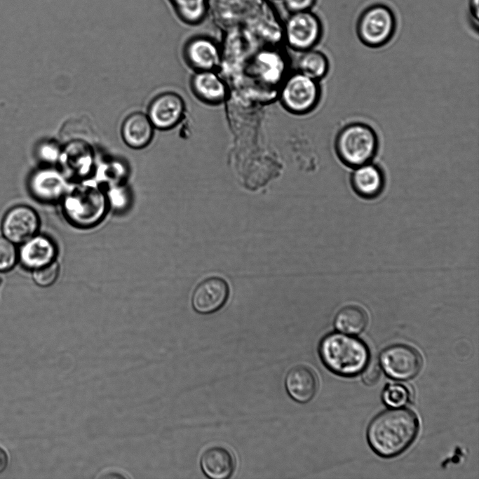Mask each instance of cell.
I'll use <instances>...</instances> for the list:
<instances>
[{
    "label": "cell",
    "mask_w": 479,
    "mask_h": 479,
    "mask_svg": "<svg viewBox=\"0 0 479 479\" xmlns=\"http://www.w3.org/2000/svg\"><path fill=\"white\" fill-rule=\"evenodd\" d=\"M419 426L418 417L410 409L393 407L386 410L370 422L366 435L367 443L382 457H396L414 442Z\"/></svg>",
    "instance_id": "1"
},
{
    "label": "cell",
    "mask_w": 479,
    "mask_h": 479,
    "mask_svg": "<svg viewBox=\"0 0 479 479\" xmlns=\"http://www.w3.org/2000/svg\"><path fill=\"white\" fill-rule=\"evenodd\" d=\"M318 353L328 370L344 377L358 375L370 360V349L363 341L342 332L325 335L319 342Z\"/></svg>",
    "instance_id": "2"
},
{
    "label": "cell",
    "mask_w": 479,
    "mask_h": 479,
    "mask_svg": "<svg viewBox=\"0 0 479 479\" xmlns=\"http://www.w3.org/2000/svg\"><path fill=\"white\" fill-rule=\"evenodd\" d=\"M379 147V137L375 130L360 121L344 126L337 133L334 142L337 158L351 168L372 161Z\"/></svg>",
    "instance_id": "3"
},
{
    "label": "cell",
    "mask_w": 479,
    "mask_h": 479,
    "mask_svg": "<svg viewBox=\"0 0 479 479\" xmlns=\"http://www.w3.org/2000/svg\"><path fill=\"white\" fill-rule=\"evenodd\" d=\"M283 108L290 114L304 116L313 112L322 97L320 81L297 70L289 72L278 87Z\"/></svg>",
    "instance_id": "4"
},
{
    "label": "cell",
    "mask_w": 479,
    "mask_h": 479,
    "mask_svg": "<svg viewBox=\"0 0 479 479\" xmlns=\"http://www.w3.org/2000/svg\"><path fill=\"white\" fill-rule=\"evenodd\" d=\"M323 34V22L313 11L288 13L282 21L283 44L297 53L315 48Z\"/></svg>",
    "instance_id": "5"
},
{
    "label": "cell",
    "mask_w": 479,
    "mask_h": 479,
    "mask_svg": "<svg viewBox=\"0 0 479 479\" xmlns=\"http://www.w3.org/2000/svg\"><path fill=\"white\" fill-rule=\"evenodd\" d=\"M393 11L384 4L368 6L360 14L356 25L358 39L365 46L376 48L385 46L396 31Z\"/></svg>",
    "instance_id": "6"
},
{
    "label": "cell",
    "mask_w": 479,
    "mask_h": 479,
    "mask_svg": "<svg viewBox=\"0 0 479 479\" xmlns=\"http://www.w3.org/2000/svg\"><path fill=\"white\" fill-rule=\"evenodd\" d=\"M279 46H262L251 58L250 73L260 85L280 86L288 74V61Z\"/></svg>",
    "instance_id": "7"
},
{
    "label": "cell",
    "mask_w": 479,
    "mask_h": 479,
    "mask_svg": "<svg viewBox=\"0 0 479 479\" xmlns=\"http://www.w3.org/2000/svg\"><path fill=\"white\" fill-rule=\"evenodd\" d=\"M379 360L380 367L389 377L400 381L414 378L422 367L420 353L414 347L404 344L384 348Z\"/></svg>",
    "instance_id": "8"
},
{
    "label": "cell",
    "mask_w": 479,
    "mask_h": 479,
    "mask_svg": "<svg viewBox=\"0 0 479 479\" xmlns=\"http://www.w3.org/2000/svg\"><path fill=\"white\" fill-rule=\"evenodd\" d=\"M105 201L95 187L81 186L66 198L65 207L69 217L79 224H90L100 218L104 210Z\"/></svg>",
    "instance_id": "9"
},
{
    "label": "cell",
    "mask_w": 479,
    "mask_h": 479,
    "mask_svg": "<svg viewBox=\"0 0 479 479\" xmlns=\"http://www.w3.org/2000/svg\"><path fill=\"white\" fill-rule=\"evenodd\" d=\"M183 55L194 71L217 70L222 60V48L218 41L206 34L191 36L184 43Z\"/></svg>",
    "instance_id": "10"
},
{
    "label": "cell",
    "mask_w": 479,
    "mask_h": 479,
    "mask_svg": "<svg viewBox=\"0 0 479 479\" xmlns=\"http://www.w3.org/2000/svg\"><path fill=\"white\" fill-rule=\"evenodd\" d=\"M229 297V286L222 278L212 276L202 281L194 289L191 304L200 314H211L221 309Z\"/></svg>",
    "instance_id": "11"
},
{
    "label": "cell",
    "mask_w": 479,
    "mask_h": 479,
    "mask_svg": "<svg viewBox=\"0 0 479 479\" xmlns=\"http://www.w3.org/2000/svg\"><path fill=\"white\" fill-rule=\"evenodd\" d=\"M185 103L183 98L173 92L159 95L151 102L148 117L154 128L161 130L170 129L183 119Z\"/></svg>",
    "instance_id": "12"
},
{
    "label": "cell",
    "mask_w": 479,
    "mask_h": 479,
    "mask_svg": "<svg viewBox=\"0 0 479 479\" xmlns=\"http://www.w3.org/2000/svg\"><path fill=\"white\" fill-rule=\"evenodd\" d=\"M190 86L197 100L208 106H219L228 96L226 81L217 70L194 72Z\"/></svg>",
    "instance_id": "13"
},
{
    "label": "cell",
    "mask_w": 479,
    "mask_h": 479,
    "mask_svg": "<svg viewBox=\"0 0 479 479\" xmlns=\"http://www.w3.org/2000/svg\"><path fill=\"white\" fill-rule=\"evenodd\" d=\"M39 218L31 208L18 205L11 208L4 216L2 230L7 239L14 243H23L36 231Z\"/></svg>",
    "instance_id": "14"
},
{
    "label": "cell",
    "mask_w": 479,
    "mask_h": 479,
    "mask_svg": "<svg viewBox=\"0 0 479 479\" xmlns=\"http://www.w3.org/2000/svg\"><path fill=\"white\" fill-rule=\"evenodd\" d=\"M285 387L288 396L295 402L304 404L315 396L318 381L315 372L309 366L297 365L286 373Z\"/></svg>",
    "instance_id": "15"
},
{
    "label": "cell",
    "mask_w": 479,
    "mask_h": 479,
    "mask_svg": "<svg viewBox=\"0 0 479 479\" xmlns=\"http://www.w3.org/2000/svg\"><path fill=\"white\" fill-rule=\"evenodd\" d=\"M350 182L358 196L373 198L382 191L385 177L382 168L371 161L353 168Z\"/></svg>",
    "instance_id": "16"
},
{
    "label": "cell",
    "mask_w": 479,
    "mask_h": 479,
    "mask_svg": "<svg viewBox=\"0 0 479 479\" xmlns=\"http://www.w3.org/2000/svg\"><path fill=\"white\" fill-rule=\"evenodd\" d=\"M233 454L222 446L207 448L200 458V466L203 474L210 479H227L236 469Z\"/></svg>",
    "instance_id": "17"
},
{
    "label": "cell",
    "mask_w": 479,
    "mask_h": 479,
    "mask_svg": "<svg viewBox=\"0 0 479 479\" xmlns=\"http://www.w3.org/2000/svg\"><path fill=\"white\" fill-rule=\"evenodd\" d=\"M55 255L53 243L43 236H32L25 242L20 250L22 264L34 269L53 262Z\"/></svg>",
    "instance_id": "18"
},
{
    "label": "cell",
    "mask_w": 479,
    "mask_h": 479,
    "mask_svg": "<svg viewBox=\"0 0 479 479\" xmlns=\"http://www.w3.org/2000/svg\"><path fill=\"white\" fill-rule=\"evenodd\" d=\"M154 128L147 115L137 112L126 119L122 126L121 134L128 146L141 149L151 142Z\"/></svg>",
    "instance_id": "19"
},
{
    "label": "cell",
    "mask_w": 479,
    "mask_h": 479,
    "mask_svg": "<svg viewBox=\"0 0 479 479\" xmlns=\"http://www.w3.org/2000/svg\"><path fill=\"white\" fill-rule=\"evenodd\" d=\"M31 189L38 198L52 201L62 195L66 189V182L60 172L53 169L45 170L33 177Z\"/></svg>",
    "instance_id": "20"
},
{
    "label": "cell",
    "mask_w": 479,
    "mask_h": 479,
    "mask_svg": "<svg viewBox=\"0 0 479 479\" xmlns=\"http://www.w3.org/2000/svg\"><path fill=\"white\" fill-rule=\"evenodd\" d=\"M60 161L72 175L83 176L91 169L93 154L88 144L75 141L62 149Z\"/></svg>",
    "instance_id": "21"
},
{
    "label": "cell",
    "mask_w": 479,
    "mask_h": 479,
    "mask_svg": "<svg viewBox=\"0 0 479 479\" xmlns=\"http://www.w3.org/2000/svg\"><path fill=\"white\" fill-rule=\"evenodd\" d=\"M177 18L186 25L198 26L210 14V0H168Z\"/></svg>",
    "instance_id": "22"
},
{
    "label": "cell",
    "mask_w": 479,
    "mask_h": 479,
    "mask_svg": "<svg viewBox=\"0 0 479 479\" xmlns=\"http://www.w3.org/2000/svg\"><path fill=\"white\" fill-rule=\"evenodd\" d=\"M295 70L320 81L329 72L330 61L323 52L312 48L299 53Z\"/></svg>",
    "instance_id": "23"
},
{
    "label": "cell",
    "mask_w": 479,
    "mask_h": 479,
    "mask_svg": "<svg viewBox=\"0 0 479 479\" xmlns=\"http://www.w3.org/2000/svg\"><path fill=\"white\" fill-rule=\"evenodd\" d=\"M334 322L336 329L340 332L358 335L366 328L367 316L358 306H346L337 312Z\"/></svg>",
    "instance_id": "24"
},
{
    "label": "cell",
    "mask_w": 479,
    "mask_h": 479,
    "mask_svg": "<svg viewBox=\"0 0 479 479\" xmlns=\"http://www.w3.org/2000/svg\"><path fill=\"white\" fill-rule=\"evenodd\" d=\"M382 398L384 403L391 407H400L409 402L410 392L403 384H390L383 389Z\"/></svg>",
    "instance_id": "25"
},
{
    "label": "cell",
    "mask_w": 479,
    "mask_h": 479,
    "mask_svg": "<svg viewBox=\"0 0 479 479\" xmlns=\"http://www.w3.org/2000/svg\"><path fill=\"white\" fill-rule=\"evenodd\" d=\"M59 274L58 264L53 261L48 264L34 269L33 278L36 284L42 287L52 285Z\"/></svg>",
    "instance_id": "26"
},
{
    "label": "cell",
    "mask_w": 479,
    "mask_h": 479,
    "mask_svg": "<svg viewBox=\"0 0 479 479\" xmlns=\"http://www.w3.org/2000/svg\"><path fill=\"white\" fill-rule=\"evenodd\" d=\"M16 257V250L12 242L6 238H0V271L10 270L14 266Z\"/></svg>",
    "instance_id": "27"
},
{
    "label": "cell",
    "mask_w": 479,
    "mask_h": 479,
    "mask_svg": "<svg viewBox=\"0 0 479 479\" xmlns=\"http://www.w3.org/2000/svg\"><path fill=\"white\" fill-rule=\"evenodd\" d=\"M318 0H281L283 9L288 13L312 11Z\"/></svg>",
    "instance_id": "28"
},
{
    "label": "cell",
    "mask_w": 479,
    "mask_h": 479,
    "mask_svg": "<svg viewBox=\"0 0 479 479\" xmlns=\"http://www.w3.org/2000/svg\"><path fill=\"white\" fill-rule=\"evenodd\" d=\"M361 373L362 380L364 384L367 386H372L375 384L380 378L381 368L377 363L369 362Z\"/></svg>",
    "instance_id": "29"
},
{
    "label": "cell",
    "mask_w": 479,
    "mask_h": 479,
    "mask_svg": "<svg viewBox=\"0 0 479 479\" xmlns=\"http://www.w3.org/2000/svg\"><path fill=\"white\" fill-rule=\"evenodd\" d=\"M62 149L55 143H49L43 146L41 155L43 158L47 161L54 163L60 161Z\"/></svg>",
    "instance_id": "30"
},
{
    "label": "cell",
    "mask_w": 479,
    "mask_h": 479,
    "mask_svg": "<svg viewBox=\"0 0 479 479\" xmlns=\"http://www.w3.org/2000/svg\"><path fill=\"white\" fill-rule=\"evenodd\" d=\"M479 0H470L469 1V8L470 14L471 18V22L473 23V27L478 29V6Z\"/></svg>",
    "instance_id": "31"
},
{
    "label": "cell",
    "mask_w": 479,
    "mask_h": 479,
    "mask_svg": "<svg viewBox=\"0 0 479 479\" xmlns=\"http://www.w3.org/2000/svg\"><path fill=\"white\" fill-rule=\"evenodd\" d=\"M8 462V454L6 451L0 447V473L7 467Z\"/></svg>",
    "instance_id": "32"
},
{
    "label": "cell",
    "mask_w": 479,
    "mask_h": 479,
    "mask_svg": "<svg viewBox=\"0 0 479 479\" xmlns=\"http://www.w3.org/2000/svg\"><path fill=\"white\" fill-rule=\"evenodd\" d=\"M269 1H281V0H269Z\"/></svg>",
    "instance_id": "33"
}]
</instances>
